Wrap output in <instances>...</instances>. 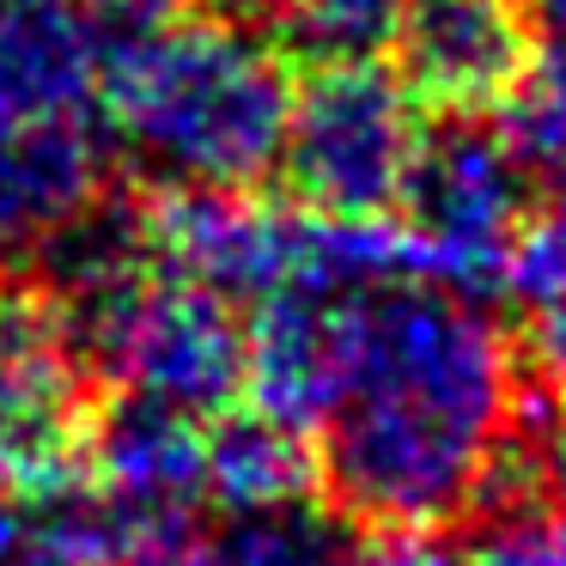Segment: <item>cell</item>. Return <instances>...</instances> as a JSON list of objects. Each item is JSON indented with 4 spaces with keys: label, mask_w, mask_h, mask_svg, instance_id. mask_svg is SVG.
<instances>
[{
    "label": "cell",
    "mask_w": 566,
    "mask_h": 566,
    "mask_svg": "<svg viewBox=\"0 0 566 566\" xmlns=\"http://www.w3.org/2000/svg\"><path fill=\"white\" fill-rule=\"evenodd\" d=\"M165 274L196 281L232 305H262L305 269L311 213L250 201L244 189H165L153 196Z\"/></svg>",
    "instance_id": "cell-7"
},
{
    "label": "cell",
    "mask_w": 566,
    "mask_h": 566,
    "mask_svg": "<svg viewBox=\"0 0 566 566\" xmlns=\"http://www.w3.org/2000/svg\"><path fill=\"white\" fill-rule=\"evenodd\" d=\"M98 371L38 286L0 281V493L55 500L86 481Z\"/></svg>",
    "instance_id": "cell-5"
},
{
    "label": "cell",
    "mask_w": 566,
    "mask_h": 566,
    "mask_svg": "<svg viewBox=\"0 0 566 566\" xmlns=\"http://www.w3.org/2000/svg\"><path fill=\"white\" fill-rule=\"evenodd\" d=\"M390 50L408 98L439 116H488L536 62L524 0H408Z\"/></svg>",
    "instance_id": "cell-8"
},
{
    "label": "cell",
    "mask_w": 566,
    "mask_h": 566,
    "mask_svg": "<svg viewBox=\"0 0 566 566\" xmlns=\"http://www.w3.org/2000/svg\"><path fill=\"white\" fill-rule=\"evenodd\" d=\"M0 566H74V560L55 548V536L38 517V505L0 493Z\"/></svg>",
    "instance_id": "cell-20"
},
{
    "label": "cell",
    "mask_w": 566,
    "mask_h": 566,
    "mask_svg": "<svg viewBox=\"0 0 566 566\" xmlns=\"http://www.w3.org/2000/svg\"><path fill=\"white\" fill-rule=\"evenodd\" d=\"M505 128L530 159L536 184H548L566 208V43H548L530 62L524 86L512 92V123Z\"/></svg>",
    "instance_id": "cell-17"
},
{
    "label": "cell",
    "mask_w": 566,
    "mask_h": 566,
    "mask_svg": "<svg viewBox=\"0 0 566 566\" xmlns=\"http://www.w3.org/2000/svg\"><path fill=\"white\" fill-rule=\"evenodd\" d=\"M420 123L408 86L378 62L311 67L293 92L281 171L305 213L323 220H390L415 165Z\"/></svg>",
    "instance_id": "cell-4"
},
{
    "label": "cell",
    "mask_w": 566,
    "mask_h": 566,
    "mask_svg": "<svg viewBox=\"0 0 566 566\" xmlns=\"http://www.w3.org/2000/svg\"><path fill=\"white\" fill-rule=\"evenodd\" d=\"M505 293L524 311L530 359L566 390V208L530 220L512 274H505Z\"/></svg>",
    "instance_id": "cell-16"
},
{
    "label": "cell",
    "mask_w": 566,
    "mask_h": 566,
    "mask_svg": "<svg viewBox=\"0 0 566 566\" xmlns=\"http://www.w3.org/2000/svg\"><path fill=\"white\" fill-rule=\"evenodd\" d=\"M517 457H524L530 493H536L554 517H566V402L554 408V415H542L536 427L517 439Z\"/></svg>",
    "instance_id": "cell-19"
},
{
    "label": "cell",
    "mask_w": 566,
    "mask_h": 566,
    "mask_svg": "<svg viewBox=\"0 0 566 566\" xmlns=\"http://www.w3.org/2000/svg\"><path fill=\"white\" fill-rule=\"evenodd\" d=\"M354 548V517L311 493L256 512H226V524L201 536L208 566H347Z\"/></svg>",
    "instance_id": "cell-14"
},
{
    "label": "cell",
    "mask_w": 566,
    "mask_h": 566,
    "mask_svg": "<svg viewBox=\"0 0 566 566\" xmlns=\"http://www.w3.org/2000/svg\"><path fill=\"white\" fill-rule=\"evenodd\" d=\"M123 566H208V554H201V536H189V542H171V548H147Z\"/></svg>",
    "instance_id": "cell-23"
},
{
    "label": "cell",
    "mask_w": 566,
    "mask_h": 566,
    "mask_svg": "<svg viewBox=\"0 0 566 566\" xmlns=\"http://www.w3.org/2000/svg\"><path fill=\"white\" fill-rule=\"evenodd\" d=\"M98 378L189 420H220L250 390V329L232 298L159 274L104 335Z\"/></svg>",
    "instance_id": "cell-6"
},
{
    "label": "cell",
    "mask_w": 566,
    "mask_h": 566,
    "mask_svg": "<svg viewBox=\"0 0 566 566\" xmlns=\"http://www.w3.org/2000/svg\"><path fill=\"white\" fill-rule=\"evenodd\" d=\"M463 566H566V517H548L536 505L493 512V524L469 542Z\"/></svg>",
    "instance_id": "cell-18"
},
{
    "label": "cell",
    "mask_w": 566,
    "mask_h": 566,
    "mask_svg": "<svg viewBox=\"0 0 566 566\" xmlns=\"http://www.w3.org/2000/svg\"><path fill=\"white\" fill-rule=\"evenodd\" d=\"M86 481L153 542H184L196 536V505L208 500V432L177 408L123 390L92 420Z\"/></svg>",
    "instance_id": "cell-10"
},
{
    "label": "cell",
    "mask_w": 566,
    "mask_h": 566,
    "mask_svg": "<svg viewBox=\"0 0 566 566\" xmlns=\"http://www.w3.org/2000/svg\"><path fill=\"white\" fill-rule=\"evenodd\" d=\"M111 177V140L92 116L38 123L0 104V262L38 256V244L67 226Z\"/></svg>",
    "instance_id": "cell-11"
},
{
    "label": "cell",
    "mask_w": 566,
    "mask_h": 566,
    "mask_svg": "<svg viewBox=\"0 0 566 566\" xmlns=\"http://www.w3.org/2000/svg\"><path fill=\"white\" fill-rule=\"evenodd\" d=\"M31 269H38V293L55 305V317L67 323L86 366L98 371L104 335L165 274L159 232H153V201L116 196V189L92 196L74 220L43 238Z\"/></svg>",
    "instance_id": "cell-9"
},
{
    "label": "cell",
    "mask_w": 566,
    "mask_h": 566,
    "mask_svg": "<svg viewBox=\"0 0 566 566\" xmlns=\"http://www.w3.org/2000/svg\"><path fill=\"white\" fill-rule=\"evenodd\" d=\"M311 481H317V457H311L305 432L281 427L256 402L226 408L208 427V500H220L226 512L298 500V493H311Z\"/></svg>",
    "instance_id": "cell-13"
},
{
    "label": "cell",
    "mask_w": 566,
    "mask_h": 566,
    "mask_svg": "<svg viewBox=\"0 0 566 566\" xmlns=\"http://www.w3.org/2000/svg\"><path fill=\"white\" fill-rule=\"evenodd\" d=\"M530 220H536V171L517 153L512 128L488 116H439L432 128H420L396 226L427 281H444L469 298L505 293Z\"/></svg>",
    "instance_id": "cell-3"
},
{
    "label": "cell",
    "mask_w": 566,
    "mask_h": 566,
    "mask_svg": "<svg viewBox=\"0 0 566 566\" xmlns=\"http://www.w3.org/2000/svg\"><path fill=\"white\" fill-rule=\"evenodd\" d=\"M408 0H274V43L305 67L378 62L402 31Z\"/></svg>",
    "instance_id": "cell-15"
},
{
    "label": "cell",
    "mask_w": 566,
    "mask_h": 566,
    "mask_svg": "<svg viewBox=\"0 0 566 566\" xmlns=\"http://www.w3.org/2000/svg\"><path fill=\"white\" fill-rule=\"evenodd\" d=\"M111 25L86 0H13L0 7V104L38 123L92 116L104 92Z\"/></svg>",
    "instance_id": "cell-12"
},
{
    "label": "cell",
    "mask_w": 566,
    "mask_h": 566,
    "mask_svg": "<svg viewBox=\"0 0 566 566\" xmlns=\"http://www.w3.org/2000/svg\"><path fill=\"white\" fill-rule=\"evenodd\" d=\"M317 481L354 524L427 530L481 512L517 439L512 347L481 298L427 274L354 293Z\"/></svg>",
    "instance_id": "cell-1"
},
{
    "label": "cell",
    "mask_w": 566,
    "mask_h": 566,
    "mask_svg": "<svg viewBox=\"0 0 566 566\" xmlns=\"http://www.w3.org/2000/svg\"><path fill=\"white\" fill-rule=\"evenodd\" d=\"M293 92L281 43L208 13L111 25L98 111L165 189H250L281 165Z\"/></svg>",
    "instance_id": "cell-2"
},
{
    "label": "cell",
    "mask_w": 566,
    "mask_h": 566,
    "mask_svg": "<svg viewBox=\"0 0 566 566\" xmlns=\"http://www.w3.org/2000/svg\"><path fill=\"white\" fill-rule=\"evenodd\" d=\"M530 25L548 31V43H566V0H524Z\"/></svg>",
    "instance_id": "cell-24"
},
{
    "label": "cell",
    "mask_w": 566,
    "mask_h": 566,
    "mask_svg": "<svg viewBox=\"0 0 566 566\" xmlns=\"http://www.w3.org/2000/svg\"><path fill=\"white\" fill-rule=\"evenodd\" d=\"M213 13H226V19H262V13H274V0H208Z\"/></svg>",
    "instance_id": "cell-25"
},
{
    "label": "cell",
    "mask_w": 566,
    "mask_h": 566,
    "mask_svg": "<svg viewBox=\"0 0 566 566\" xmlns=\"http://www.w3.org/2000/svg\"><path fill=\"white\" fill-rule=\"evenodd\" d=\"M347 566H451V554L432 548L427 536H408V530H384L378 542H359Z\"/></svg>",
    "instance_id": "cell-21"
},
{
    "label": "cell",
    "mask_w": 566,
    "mask_h": 566,
    "mask_svg": "<svg viewBox=\"0 0 566 566\" xmlns=\"http://www.w3.org/2000/svg\"><path fill=\"white\" fill-rule=\"evenodd\" d=\"M0 7H13V0H0Z\"/></svg>",
    "instance_id": "cell-26"
},
{
    "label": "cell",
    "mask_w": 566,
    "mask_h": 566,
    "mask_svg": "<svg viewBox=\"0 0 566 566\" xmlns=\"http://www.w3.org/2000/svg\"><path fill=\"white\" fill-rule=\"evenodd\" d=\"M104 25H153V19H171L177 0H86Z\"/></svg>",
    "instance_id": "cell-22"
}]
</instances>
